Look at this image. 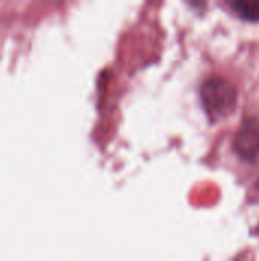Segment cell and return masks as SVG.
Returning a JSON list of instances; mask_svg holds the SVG:
<instances>
[{
	"instance_id": "7a4b0ae2",
	"label": "cell",
	"mask_w": 259,
	"mask_h": 261,
	"mask_svg": "<svg viewBox=\"0 0 259 261\" xmlns=\"http://www.w3.org/2000/svg\"><path fill=\"white\" fill-rule=\"evenodd\" d=\"M232 148L235 154L247 164H255L259 159V119L246 115L234 136Z\"/></svg>"
},
{
	"instance_id": "6da1fadb",
	"label": "cell",
	"mask_w": 259,
	"mask_h": 261,
	"mask_svg": "<svg viewBox=\"0 0 259 261\" xmlns=\"http://www.w3.org/2000/svg\"><path fill=\"white\" fill-rule=\"evenodd\" d=\"M200 101L206 116L214 124L234 113L238 102V89L229 78L211 75L200 86Z\"/></svg>"
},
{
	"instance_id": "3957f363",
	"label": "cell",
	"mask_w": 259,
	"mask_h": 261,
	"mask_svg": "<svg viewBox=\"0 0 259 261\" xmlns=\"http://www.w3.org/2000/svg\"><path fill=\"white\" fill-rule=\"evenodd\" d=\"M231 11L247 23L259 21V0H231L227 2Z\"/></svg>"
}]
</instances>
